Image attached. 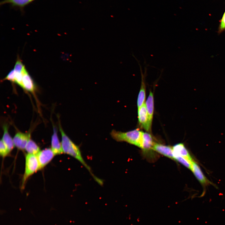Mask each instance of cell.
<instances>
[{"instance_id":"cell-1","label":"cell","mask_w":225,"mask_h":225,"mask_svg":"<svg viewBox=\"0 0 225 225\" xmlns=\"http://www.w3.org/2000/svg\"><path fill=\"white\" fill-rule=\"evenodd\" d=\"M59 127L61 135V143L63 152L72 156L78 161L90 172L94 179L98 183H100L101 180L97 178L92 173L90 168L83 159L79 147L66 134L62 129L60 122H59Z\"/></svg>"},{"instance_id":"cell-2","label":"cell","mask_w":225,"mask_h":225,"mask_svg":"<svg viewBox=\"0 0 225 225\" xmlns=\"http://www.w3.org/2000/svg\"><path fill=\"white\" fill-rule=\"evenodd\" d=\"M142 132L143 131L138 128L124 132L113 130L110 135L118 142H125L141 148Z\"/></svg>"},{"instance_id":"cell-3","label":"cell","mask_w":225,"mask_h":225,"mask_svg":"<svg viewBox=\"0 0 225 225\" xmlns=\"http://www.w3.org/2000/svg\"><path fill=\"white\" fill-rule=\"evenodd\" d=\"M40 169L37 155L28 153L26 157L25 171L22 179V185L31 175Z\"/></svg>"},{"instance_id":"cell-4","label":"cell","mask_w":225,"mask_h":225,"mask_svg":"<svg viewBox=\"0 0 225 225\" xmlns=\"http://www.w3.org/2000/svg\"><path fill=\"white\" fill-rule=\"evenodd\" d=\"M138 118L139 123L141 127L146 131H151L152 124L150 122L145 102L138 108Z\"/></svg>"},{"instance_id":"cell-5","label":"cell","mask_w":225,"mask_h":225,"mask_svg":"<svg viewBox=\"0 0 225 225\" xmlns=\"http://www.w3.org/2000/svg\"><path fill=\"white\" fill-rule=\"evenodd\" d=\"M138 61L140 67L141 76V82L140 90L138 95L137 99V106L138 108L141 107L145 102L146 98V85L145 83V78L147 75V68L145 67L144 72L143 73L142 67L138 61Z\"/></svg>"},{"instance_id":"cell-6","label":"cell","mask_w":225,"mask_h":225,"mask_svg":"<svg viewBox=\"0 0 225 225\" xmlns=\"http://www.w3.org/2000/svg\"><path fill=\"white\" fill-rule=\"evenodd\" d=\"M55 155L51 148H46L40 151L37 155L40 169L42 168L48 164Z\"/></svg>"},{"instance_id":"cell-7","label":"cell","mask_w":225,"mask_h":225,"mask_svg":"<svg viewBox=\"0 0 225 225\" xmlns=\"http://www.w3.org/2000/svg\"><path fill=\"white\" fill-rule=\"evenodd\" d=\"M30 133L17 132L13 139L14 145L19 149L24 150L30 139Z\"/></svg>"},{"instance_id":"cell-8","label":"cell","mask_w":225,"mask_h":225,"mask_svg":"<svg viewBox=\"0 0 225 225\" xmlns=\"http://www.w3.org/2000/svg\"><path fill=\"white\" fill-rule=\"evenodd\" d=\"M191 170L196 178L200 183L203 185L213 184L205 176L200 167L194 160L191 163Z\"/></svg>"},{"instance_id":"cell-9","label":"cell","mask_w":225,"mask_h":225,"mask_svg":"<svg viewBox=\"0 0 225 225\" xmlns=\"http://www.w3.org/2000/svg\"><path fill=\"white\" fill-rule=\"evenodd\" d=\"M155 142L152 136L149 133L143 132L141 148L143 153L147 154L148 152H150L153 150V147Z\"/></svg>"},{"instance_id":"cell-10","label":"cell","mask_w":225,"mask_h":225,"mask_svg":"<svg viewBox=\"0 0 225 225\" xmlns=\"http://www.w3.org/2000/svg\"><path fill=\"white\" fill-rule=\"evenodd\" d=\"M22 87L25 90L33 92L35 89V83L25 67L22 71Z\"/></svg>"},{"instance_id":"cell-11","label":"cell","mask_w":225,"mask_h":225,"mask_svg":"<svg viewBox=\"0 0 225 225\" xmlns=\"http://www.w3.org/2000/svg\"><path fill=\"white\" fill-rule=\"evenodd\" d=\"M172 148L174 157V156L182 157L186 158L192 163L193 160L183 143H178L173 146Z\"/></svg>"},{"instance_id":"cell-12","label":"cell","mask_w":225,"mask_h":225,"mask_svg":"<svg viewBox=\"0 0 225 225\" xmlns=\"http://www.w3.org/2000/svg\"><path fill=\"white\" fill-rule=\"evenodd\" d=\"M152 149L158 153L174 160L172 148L171 147L155 142Z\"/></svg>"},{"instance_id":"cell-13","label":"cell","mask_w":225,"mask_h":225,"mask_svg":"<svg viewBox=\"0 0 225 225\" xmlns=\"http://www.w3.org/2000/svg\"><path fill=\"white\" fill-rule=\"evenodd\" d=\"M35 0H3L0 3V6L9 4L12 8L18 9L23 12L25 7Z\"/></svg>"},{"instance_id":"cell-14","label":"cell","mask_w":225,"mask_h":225,"mask_svg":"<svg viewBox=\"0 0 225 225\" xmlns=\"http://www.w3.org/2000/svg\"><path fill=\"white\" fill-rule=\"evenodd\" d=\"M53 133L51 138V149L55 155L62 153L61 143H60L57 135L56 127L53 125Z\"/></svg>"},{"instance_id":"cell-15","label":"cell","mask_w":225,"mask_h":225,"mask_svg":"<svg viewBox=\"0 0 225 225\" xmlns=\"http://www.w3.org/2000/svg\"><path fill=\"white\" fill-rule=\"evenodd\" d=\"M3 134L2 140L6 146L9 153L12 150L14 146L13 140L8 132V126L6 124L3 125Z\"/></svg>"},{"instance_id":"cell-16","label":"cell","mask_w":225,"mask_h":225,"mask_svg":"<svg viewBox=\"0 0 225 225\" xmlns=\"http://www.w3.org/2000/svg\"><path fill=\"white\" fill-rule=\"evenodd\" d=\"M145 104L149 121L152 124L154 112V97L153 93L151 91H150Z\"/></svg>"},{"instance_id":"cell-17","label":"cell","mask_w":225,"mask_h":225,"mask_svg":"<svg viewBox=\"0 0 225 225\" xmlns=\"http://www.w3.org/2000/svg\"><path fill=\"white\" fill-rule=\"evenodd\" d=\"M25 149L28 153L36 155L40 151L38 146L34 141L30 139L28 141Z\"/></svg>"},{"instance_id":"cell-18","label":"cell","mask_w":225,"mask_h":225,"mask_svg":"<svg viewBox=\"0 0 225 225\" xmlns=\"http://www.w3.org/2000/svg\"><path fill=\"white\" fill-rule=\"evenodd\" d=\"M174 160L181 163L186 168L191 170V162L186 158L180 156H174Z\"/></svg>"},{"instance_id":"cell-19","label":"cell","mask_w":225,"mask_h":225,"mask_svg":"<svg viewBox=\"0 0 225 225\" xmlns=\"http://www.w3.org/2000/svg\"><path fill=\"white\" fill-rule=\"evenodd\" d=\"M8 149L2 139L0 142V154L3 158L6 157L8 154Z\"/></svg>"},{"instance_id":"cell-20","label":"cell","mask_w":225,"mask_h":225,"mask_svg":"<svg viewBox=\"0 0 225 225\" xmlns=\"http://www.w3.org/2000/svg\"><path fill=\"white\" fill-rule=\"evenodd\" d=\"M225 31V12L220 21V23L218 28V33L220 34Z\"/></svg>"},{"instance_id":"cell-21","label":"cell","mask_w":225,"mask_h":225,"mask_svg":"<svg viewBox=\"0 0 225 225\" xmlns=\"http://www.w3.org/2000/svg\"><path fill=\"white\" fill-rule=\"evenodd\" d=\"M15 72L14 69L12 70L7 76L3 79V80H8L12 82L15 83Z\"/></svg>"}]
</instances>
